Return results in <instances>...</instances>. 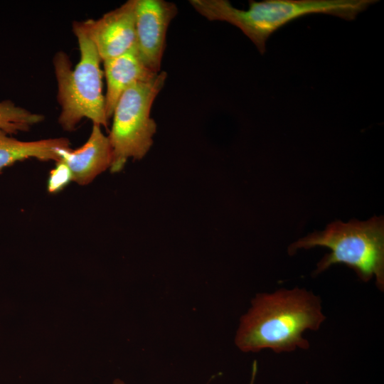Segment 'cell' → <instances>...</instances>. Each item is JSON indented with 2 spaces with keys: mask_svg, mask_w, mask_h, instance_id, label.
<instances>
[{
  "mask_svg": "<svg viewBox=\"0 0 384 384\" xmlns=\"http://www.w3.org/2000/svg\"><path fill=\"white\" fill-rule=\"evenodd\" d=\"M70 145L68 139L64 137L21 141L0 129V174L5 168L31 158L57 162L60 161L59 151Z\"/></svg>",
  "mask_w": 384,
  "mask_h": 384,
  "instance_id": "10",
  "label": "cell"
},
{
  "mask_svg": "<svg viewBox=\"0 0 384 384\" xmlns=\"http://www.w3.org/2000/svg\"><path fill=\"white\" fill-rule=\"evenodd\" d=\"M166 78L165 71L159 72L151 80L130 87L119 99L108 135L112 151L111 172L122 171L130 158L142 159L151 147L156 123L151 117V109Z\"/></svg>",
  "mask_w": 384,
  "mask_h": 384,
  "instance_id": "5",
  "label": "cell"
},
{
  "mask_svg": "<svg viewBox=\"0 0 384 384\" xmlns=\"http://www.w3.org/2000/svg\"><path fill=\"white\" fill-rule=\"evenodd\" d=\"M189 2L207 19L225 21L238 28L263 54L270 36L289 22L314 14L332 15L351 21L376 1H250L246 10L235 8L227 0H191Z\"/></svg>",
  "mask_w": 384,
  "mask_h": 384,
  "instance_id": "2",
  "label": "cell"
},
{
  "mask_svg": "<svg viewBox=\"0 0 384 384\" xmlns=\"http://www.w3.org/2000/svg\"><path fill=\"white\" fill-rule=\"evenodd\" d=\"M112 384H125V383L119 379H116L114 380Z\"/></svg>",
  "mask_w": 384,
  "mask_h": 384,
  "instance_id": "14",
  "label": "cell"
},
{
  "mask_svg": "<svg viewBox=\"0 0 384 384\" xmlns=\"http://www.w3.org/2000/svg\"><path fill=\"white\" fill-rule=\"evenodd\" d=\"M326 247L331 252L317 265L314 274L325 271L334 264H344L353 269L363 282L375 277L376 286L384 289V220L373 217L366 221L336 220L321 232H314L292 243L289 255L299 249Z\"/></svg>",
  "mask_w": 384,
  "mask_h": 384,
  "instance_id": "3",
  "label": "cell"
},
{
  "mask_svg": "<svg viewBox=\"0 0 384 384\" xmlns=\"http://www.w3.org/2000/svg\"><path fill=\"white\" fill-rule=\"evenodd\" d=\"M103 65L107 82L105 105L108 119L112 117L119 99L128 88L149 81L158 74L145 66L135 49L107 59L103 61Z\"/></svg>",
  "mask_w": 384,
  "mask_h": 384,
  "instance_id": "9",
  "label": "cell"
},
{
  "mask_svg": "<svg viewBox=\"0 0 384 384\" xmlns=\"http://www.w3.org/2000/svg\"><path fill=\"white\" fill-rule=\"evenodd\" d=\"M257 362L255 361L254 363H253V366H252V378H251V381H250V384H253L254 382H255V378L256 377L257 370Z\"/></svg>",
  "mask_w": 384,
  "mask_h": 384,
  "instance_id": "13",
  "label": "cell"
},
{
  "mask_svg": "<svg viewBox=\"0 0 384 384\" xmlns=\"http://www.w3.org/2000/svg\"><path fill=\"white\" fill-rule=\"evenodd\" d=\"M177 11L172 2L136 0L135 51L145 66L155 73L160 72L167 30Z\"/></svg>",
  "mask_w": 384,
  "mask_h": 384,
  "instance_id": "6",
  "label": "cell"
},
{
  "mask_svg": "<svg viewBox=\"0 0 384 384\" xmlns=\"http://www.w3.org/2000/svg\"><path fill=\"white\" fill-rule=\"evenodd\" d=\"M70 181H73L71 171L62 161L55 162V166L50 172L47 188L50 193H55L63 190Z\"/></svg>",
  "mask_w": 384,
  "mask_h": 384,
  "instance_id": "12",
  "label": "cell"
},
{
  "mask_svg": "<svg viewBox=\"0 0 384 384\" xmlns=\"http://www.w3.org/2000/svg\"><path fill=\"white\" fill-rule=\"evenodd\" d=\"M325 319L319 297L305 289L258 294L240 319L235 343L245 353L307 349L309 344L303 333L318 330Z\"/></svg>",
  "mask_w": 384,
  "mask_h": 384,
  "instance_id": "1",
  "label": "cell"
},
{
  "mask_svg": "<svg viewBox=\"0 0 384 384\" xmlns=\"http://www.w3.org/2000/svg\"><path fill=\"white\" fill-rule=\"evenodd\" d=\"M60 161L70 169L73 181L80 186L91 183L99 174L110 169L112 151L108 136L104 134L101 127L93 124L86 142L76 149H60Z\"/></svg>",
  "mask_w": 384,
  "mask_h": 384,
  "instance_id": "8",
  "label": "cell"
},
{
  "mask_svg": "<svg viewBox=\"0 0 384 384\" xmlns=\"http://www.w3.org/2000/svg\"><path fill=\"white\" fill-rule=\"evenodd\" d=\"M41 114L16 105L9 100H0V129L8 134L27 132L44 120Z\"/></svg>",
  "mask_w": 384,
  "mask_h": 384,
  "instance_id": "11",
  "label": "cell"
},
{
  "mask_svg": "<svg viewBox=\"0 0 384 384\" xmlns=\"http://www.w3.org/2000/svg\"><path fill=\"white\" fill-rule=\"evenodd\" d=\"M73 31L79 46L78 63L73 68L68 55L63 51L57 52L53 59L57 99L60 106L58 123L64 130L71 132L82 119L87 118L93 124L107 128L102 60L78 21L73 23Z\"/></svg>",
  "mask_w": 384,
  "mask_h": 384,
  "instance_id": "4",
  "label": "cell"
},
{
  "mask_svg": "<svg viewBox=\"0 0 384 384\" xmlns=\"http://www.w3.org/2000/svg\"><path fill=\"white\" fill-rule=\"evenodd\" d=\"M136 0H129L101 18L78 21L105 61L135 49Z\"/></svg>",
  "mask_w": 384,
  "mask_h": 384,
  "instance_id": "7",
  "label": "cell"
}]
</instances>
